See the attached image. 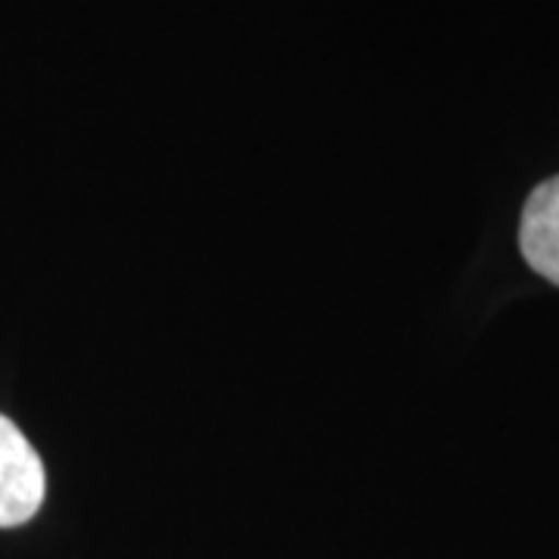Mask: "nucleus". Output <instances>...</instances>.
Wrapping results in <instances>:
<instances>
[{"mask_svg":"<svg viewBox=\"0 0 559 559\" xmlns=\"http://www.w3.org/2000/svg\"><path fill=\"white\" fill-rule=\"evenodd\" d=\"M44 466L20 429L0 417V528H13L38 513Z\"/></svg>","mask_w":559,"mask_h":559,"instance_id":"nucleus-1","label":"nucleus"},{"mask_svg":"<svg viewBox=\"0 0 559 559\" xmlns=\"http://www.w3.org/2000/svg\"><path fill=\"white\" fill-rule=\"evenodd\" d=\"M520 249L535 274L559 286V175L538 183L525 200Z\"/></svg>","mask_w":559,"mask_h":559,"instance_id":"nucleus-2","label":"nucleus"}]
</instances>
